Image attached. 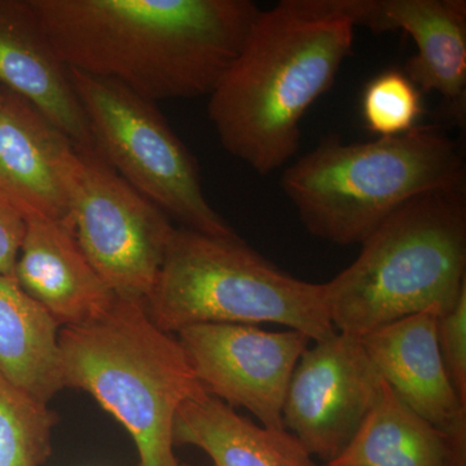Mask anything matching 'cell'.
Instances as JSON below:
<instances>
[{"instance_id":"cell-1","label":"cell","mask_w":466,"mask_h":466,"mask_svg":"<svg viewBox=\"0 0 466 466\" xmlns=\"http://www.w3.org/2000/svg\"><path fill=\"white\" fill-rule=\"evenodd\" d=\"M67 69L152 101L210 96L260 9L250 0H30Z\"/></svg>"},{"instance_id":"cell-2","label":"cell","mask_w":466,"mask_h":466,"mask_svg":"<svg viewBox=\"0 0 466 466\" xmlns=\"http://www.w3.org/2000/svg\"><path fill=\"white\" fill-rule=\"evenodd\" d=\"M368 0H281L260 11L208 96L223 148L267 175L300 146V121L334 84L364 26Z\"/></svg>"},{"instance_id":"cell-3","label":"cell","mask_w":466,"mask_h":466,"mask_svg":"<svg viewBox=\"0 0 466 466\" xmlns=\"http://www.w3.org/2000/svg\"><path fill=\"white\" fill-rule=\"evenodd\" d=\"M361 245L358 258L325 283L337 332L363 339L412 315L440 317L466 289L465 187L413 198Z\"/></svg>"},{"instance_id":"cell-4","label":"cell","mask_w":466,"mask_h":466,"mask_svg":"<svg viewBox=\"0 0 466 466\" xmlns=\"http://www.w3.org/2000/svg\"><path fill=\"white\" fill-rule=\"evenodd\" d=\"M281 187L311 235L350 247L413 198L465 187V171L450 137L416 126L366 143L327 137L284 171Z\"/></svg>"},{"instance_id":"cell-5","label":"cell","mask_w":466,"mask_h":466,"mask_svg":"<svg viewBox=\"0 0 466 466\" xmlns=\"http://www.w3.org/2000/svg\"><path fill=\"white\" fill-rule=\"evenodd\" d=\"M58 345L64 389L88 392L124 425L137 466H180L175 417L207 391L177 337L159 329L143 303L116 299L99 318L61 328Z\"/></svg>"},{"instance_id":"cell-6","label":"cell","mask_w":466,"mask_h":466,"mask_svg":"<svg viewBox=\"0 0 466 466\" xmlns=\"http://www.w3.org/2000/svg\"><path fill=\"white\" fill-rule=\"evenodd\" d=\"M144 309L167 333L200 324H278L319 342L336 333L325 284L285 274L238 236L175 228Z\"/></svg>"},{"instance_id":"cell-7","label":"cell","mask_w":466,"mask_h":466,"mask_svg":"<svg viewBox=\"0 0 466 466\" xmlns=\"http://www.w3.org/2000/svg\"><path fill=\"white\" fill-rule=\"evenodd\" d=\"M69 73L95 149L125 182L184 228L238 236L211 207L198 162L156 103L109 79Z\"/></svg>"},{"instance_id":"cell-8","label":"cell","mask_w":466,"mask_h":466,"mask_svg":"<svg viewBox=\"0 0 466 466\" xmlns=\"http://www.w3.org/2000/svg\"><path fill=\"white\" fill-rule=\"evenodd\" d=\"M70 225L79 248L118 299L143 303L175 227L99 153L76 148L69 162Z\"/></svg>"},{"instance_id":"cell-9","label":"cell","mask_w":466,"mask_h":466,"mask_svg":"<svg viewBox=\"0 0 466 466\" xmlns=\"http://www.w3.org/2000/svg\"><path fill=\"white\" fill-rule=\"evenodd\" d=\"M193 372L211 397L250 410L267 431L288 433L283 408L288 386L311 339L248 324H200L177 333Z\"/></svg>"},{"instance_id":"cell-10","label":"cell","mask_w":466,"mask_h":466,"mask_svg":"<svg viewBox=\"0 0 466 466\" xmlns=\"http://www.w3.org/2000/svg\"><path fill=\"white\" fill-rule=\"evenodd\" d=\"M382 386L361 339L336 332L300 357L285 397V429L328 464L358 433Z\"/></svg>"},{"instance_id":"cell-11","label":"cell","mask_w":466,"mask_h":466,"mask_svg":"<svg viewBox=\"0 0 466 466\" xmlns=\"http://www.w3.org/2000/svg\"><path fill=\"white\" fill-rule=\"evenodd\" d=\"M437 318L434 312L412 315L360 339L392 391L443 434L446 466H466V404L441 361Z\"/></svg>"},{"instance_id":"cell-12","label":"cell","mask_w":466,"mask_h":466,"mask_svg":"<svg viewBox=\"0 0 466 466\" xmlns=\"http://www.w3.org/2000/svg\"><path fill=\"white\" fill-rule=\"evenodd\" d=\"M75 149L29 101L5 90L0 104V200L26 220L70 225L67 174Z\"/></svg>"},{"instance_id":"cell-13","label":"cell","mask_w":466,"mask_h":466,"mask_svg":"<svg viewBox=\"0 0 466 466\" xmlns=\"http://www.w3.org/2000/svg\"><path fill=\"white\" fill-rule=\"evenodd\" d=\"M0 86L29 101L76 148L96 152L69 69L30 0H0Z\"/></svg>"},{"instance_id":"cell-14","label":"cell","mask_w":466,"mask_h":466,"mask_svg":"<svg viewBox=\"0 0 466 466\" xmlns=\"http://www.w3.org/2000/svg\"><path fill=\"white\" fill-rule=\"evenodd\" d=\"M376 33L403 30L416 54L408 78L421 94L437 92L461 124L466 103L465 0H370L367 25Z\"/></svg>"},{"instance_id":"cell-15","label":"cell","mask_w":466,"mask_h":466,"mask_svg":"<svg viewBox=\"0 0 466 466\" xmlns=\"http://www.w3.org/2000/svg\"><path fill=\"white\" fill-rule=\"evenodd\" d=\"M15 280L60 327L103 315L116 297L86 258L72 226L26 220Z\"/></svg>"},{"instance_id":"cell-16","label":"cell","mask_w":466,"mask_h":466,"mask_svg":"<svg viewBox=\"0 0 466 466\" xmlns=\"http://www.w3.org/2000/svg\"><path fill=\"white\" fill-rule=\"evenodd\" d=\"M173 438L204 451L211 466H317L293 435L267 431L208 392L180 407Z\"/></svg>"},{"instance_id":"cell-17","label":"cell","mask_w":466,"mask_h":466,"mask_svg":"<svg viewBox=\"0 0 466 466\" xmlns=\"http://www.w3.org/2000/svg\"><path fill=\"white\" fill-rule=\"evenodd\" d=\"M60 329L15 279L0 275V375L45 403L64 389Z\"/></svg>"},{"instance_id":"cell-18","label":"cell","mask_w":466,"mask_h":466,"mask_svg":"<svg viewBox=\"0 0 466 466\" xmlns=\"http://www.w3.org/2000/svg\"><path fill=\"white\" fill-rule=\"evenodd\" d=\"M324 466H446V441L383 380L380 400L358 433Z\"/></svg>"},{"instance_id":"cell-19","label":"cell","mask_w":466,"mask_h":466,"mask_svg":"<svg viewBox=\"0 0 466 466\" xmlns=\"http://www.w3.org/2000/svg\"><path fill=\"white\" fill-rule=\"evenodd\" d=\"M57 417L47 403L0 375V466H42Z\"/></svg>"},{"instance_id":"cell-20","label":"cell","mask_w":466,"mask_h":466,"mask_svg":"<svg viewBox=\"0 0 466 466\" xmlns=\"http://www.w3.org/2000/svg\"><path fill=\"white\" fill-rule=\"evenodd\" d=\"M422 94L400 70L376 76L361 97L364 124L377 137H400L415 128L422 115Z\"/></svg>"},{"instance_id":"cell-21","label":"cell","mask_w":466,"mask_h":466,"mask_svg":"<svg viewBox=\"0 0 466 466\" xmlns=\"http://www.w3.org/2000/svg\"><path fill=\"white\" fill-rule=\"evenodd\" d=\"M437 342L447 376L466 404V289L452 308L437 318Z\"/></svg>"},{"instance_id":"cell-22","label":"cell","mask_w":466,"mask_h":466,"mask_svg":"<svg viewBox=\"0 0 466 466\" xmlns=\"http://www.w3.org/2000/svg\"><path fill=\"white\" fill-rule=\"evenodd\" d=\"M26 219L0 200V275L15 279V267L26 233Z\"/></svg>"},{"instance_id":"cell-23","label":"cell","mask_w":466,"mask_h":466,"mask_svg":"<svg viewBox=\"0 0 466 466\" xmlns=\"http://www.w3.org/2000/svg\"><path fill=\"white\" fill-rule=\"evenodd\" d=\"M5 90L0 86V104H2L3 99H5Z\"/></svg>"},{"instance_id":"cell-24","label":"cell","mask_w":466,"mask_h":466,"mask_svg":"<svg viewBox=\"0 0 466 466\" xmlns=\"http://www.w3.org/2000/svg\"><path fill=\"white\" fill-rule=\"evenodd\" d=\"M180 466H189V465H187V464H180Z\"/></svg>"}]
</instances>
